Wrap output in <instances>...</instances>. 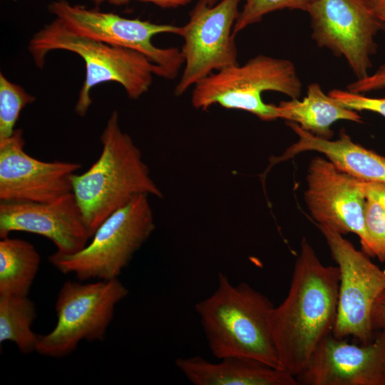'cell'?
Instances as JSON below:
<instances>
[{
	"instance_id": "22",
	"label": "cell",
	"mask_w": 385,
	"mask_h": 385,
	"mask_svg": "<svg viewBox=\"0 0 385 385\" xmlns=\"http://www.w3.org/2000/svg\"><path fill=\"white\" fill-rule=\"evenodd\" d=\"M317 0H245L233 28V35L248 26L262 21L263 17L275 11L282 9H298L308 11L311 5Z\"/></svg>"
},
{
	"instance_id": "27",
	"label": "cell",
	"mask_w": 385,
	"mask_h": 385,
	"mask_svg": "<svg viewBox=\"0 0 385 385\" xmlns=\"http://www.w3.org/2000/svg\"><path fill=\"white\" fill-rule=\"evenodd\" d=\"M371 322L374 332L385 329V290L378 296L374 302Z\"/></svg>"
},
{
	"instance_id": "1",
	"label": "cell",
	"mask_w": 385,
	"mask_h": 385,
	"mask_svg": "<svg viewBox=\"0 0 385 385\" xmlns=\"http://www.w3.org/2000/svg\"><path fill=\"white\" fill-rule=\"evenodd\" d=\"M339 270L324 265L302 238L288 293L271 314L272 332L280 366L295 377L332 334L337 319Z\"/></svg>"
},
{
	"instance_id": "26",
	"label": "cell",
	"mask_w": 385,
	"mask_h": 385,
	"mask_svg": "<svg viewBox=\"0 0 385 385\" xmlns=\"http://www.w3.org/2000/svg\"><path fill=\"white\" fill-rule=\"evenodd\" d=\"M359 183L366 198L376 201L385 210V183L361 180Z\"/></svg>"
},
{
	"instance_id": "3",
	"label": "cell",
	"mask_w": 385,
	"mask_h": 385,
	"mask_svg": "<svg viewBox=\"0 0 385 385\" xmlns=\"http://www.w3.org/2000/svg\"><path fill=\"white\" fill-rule=\"evenodd\" d=\"M100 140L99 158L86 172L72 178L73 193L91 238L107 217L137 195L163 197L140 149L121 130L118 111L112 112Z\"/></svg>"
},
{
	"instance_id": "14",
	"label": "cell",
	"mask_w": 385,
	"mask_h": 385,
	"mask_svg": "<svg viewBox=\"0 0 385 385\" xmlns=\"http://www.w3.org/2000/svg\"><path fill=\"white\" fill-rule=\"evenodd\" d=\"M296 379L299 385H385V329L359 345L329 335Z\"/></svg>"
},
{
	"instance_id": "21",
	"label": "cell",
	"mask_w": 385,
	"mask_h": 385,
	"mask_svg": "<svg viewBox=\"0 0 385 385\" xmlns=\"http://www.w3.org/2000/svg\"><path fill=\"white\" fill-rule=\"evenodd\" d=\"M35 97L0 73V140L10 137L21 110Z\"/></svg>"
},
{
	"instance_id": "7",
	"label": "cell",
	"mask_w": 385,
	"mask_h": 385,
	"mask_svg": "<svg viewBox=\"0 0 385 385\" xmlns=\"http://www.w3.org/2000/svg\"><path fill=\"white\" fill-rule=\"evenodd\" d=\"M129 293L118 278L93 282L66 281L55 304L57 322L47 334L39 336L36 351L45 356L63 357L82 340L102 341L115 306Z\"/></svg>"
},
{
	"instance_id": "13",
	"label": "cell",
	"mask_w": 385,
	"mask_h": 385,
	"mask_svg": "<svg viewBox=\"0 0 385 385\" xmlns=\"http://www.w3.org/2000/svg\"><path fill=\"white\" fill-rule=\"evenodd\" d=\"M359 181L328 159L314 157L307 170L304 200L317 225L342 235L354 233L362 245L366 198Z\"/></svg>"
},
{
	"instance_id": "16",
	"label": "cell",
	"mask_w": 385,
	"mask_h": 385,
	"mask_svg": "<svg viewBox=\"0 0 385 385\" xmlns=\"http://www.w3.org/2000/svg\"><path fill=\"white\" fill-rule=\"evenodd\" d=\"M286 124L298 135V140L284 153L271 160L270 166L304 151L323 153L339 170L364 182L385 183V157L354 143L344 128L335 140L317 137L293 122Z\"/></svg>"
},
{
	"instance_id": "15",
	"label": "cell",
	"mask_w": 385,
	"mask_h": 385,
	"mask_svg": "<svg viewBox=\"0 0 385 385\" xmlns=\"http://www.w3.org/2000/svg\"><path fill=\"white\" fill-rule=\"evenodd\" d=\"M16 231L43 236L64 255L80 251L91 238L73 192L51 202L1 201L0 238Z\"/></svg>"
},
{
	"instance_id": "10",
	"label": "cell",
	"mask_w": 385,
	"mask_h": 385,
	"mask_svg": "<svg viewBox=\"0 0 385 385\" xmlns=\"http://www.w3.org/2000/svg\"><path fill=\"white\" fill-rule=\"evenodd\" d=\"M242 0H221L210 6L198 0L188 21L180 26L184 68L174 89L182 96L210 74L238 63L233 28Z\"/></svg>"
},
{
	"instance_id": "4",
	"label": "cell",
	"mask_w": 385,
	"mask_h": 385,
	"mask_svg": "<svg viewBox=\"0 0 385 385\" xmlns=\"http://www.w3.org/2000/svg\"><path fill=\"white\" fill-rule=\"evenodd\" d=\"M54 50L78 54L86 65V77L75 106L76 113L84 117L92 103L91 89L102 83L120 84L129 98L136 99L146 93L157 67L143 54L73 33L55 19L31 38L29 51L38 68L46 55Z\"/></svg>"
},
{
	"instance_id": "5",
	"label": "cell",
	"mask_w": 385,
	"mask_h": 385,
	"mask_svg": "<svg viewBox=\"0 0 385 385\" xmlns=\"http://www.w3.org/2000/svg\"><path fill=\"white\" fill-rule=\"evenodd\" d=\"M302 90V83L291 61L259 54L243 65L227 67L197 82L191 102L197 109L207 110L218 104L270 121L279 118L277 106L265 103L262 93L276 91L299 98Z\"/></svg>"
},
{
	"instance_id": "8",
	"label": "cell",
	"mask_w": 385,
	"mask_h": 385,
	"mask_svg": "<svg viewBox=\"0 0 385 385\" xmlns=\"http://www.w3.org/2000/svg\"><path fill=\"white\" fill-rule=\"evenodd\" d=\"M48 11L75 34L143 54L157 67L161 78H176L184 65L180 49L159 48L152 41L157 34L178 35L180 26L124 18L111 12L72 5L66 0L53 1Z\"/></svg>"
},
{
	"instance_id": "28",
	"label": "cell",
	"mask_w": 385,
	"mask_h": 385,
	"mask_svg": "<svg viewBox=\"0 0 385 385\" xmlns=\"http://www.w3.org/2000/svg\"><path fill=\"white\" fill-rule=\"evenodd\" d=\"M96 5H100L104 2L112 4H123L131 0H91ZM145 2H150L158 6L163 9L178 8L189 4L192 0H136Z\"/></svg>"
},
{
	"instance_id": "12",
	"label": "cell",
	"mask_w": 385,
	"mask_h": 385,
	"mask_svg": "<svg viewBox=\"0 0 385 385\" xmlns=\"http://www.w3.org/2000/svg\"><path fill=\"white\" fill-rule=\"evenodd\" d=\"M23 130L0 140V201L51 202L73 192L79 163L41 161L24 150Z\"/></svg>"
},
{
	"instance_id": "2",
	"label": "cell",
	"mask_w": 385,
	"mask_h": 385,
	"mask_svg": "<svg viewBox=\"0 0 385 385\" xmlns=\"http://www.w3.org/2000/svg\"><path fill=\"white\" fill-rule=\"evenodd\" d=\"M274 307L248 284H233L220 272L215 292L195 309L214 356L246 357L282 369L270 324Z\"/></svg>"
},
{
	"instance_id": "17",
	"label": "cell",
	"mask_w": 385,
	"mask_h": 385,
	"mask_svg": "<svg viewBox=\"0 0 385 385\" xmlns=\"http://www.w3.org/2000/svg\"><path fill=\"white\" fill-rule=\"evenodd\" d=\"M211 362L200 356L178 358L177 368L195 385H299L284 370L257 360L227 356Z\"/></svg>"
},
{
	"instance_id": "24",
	"label": "cell",
	"mask_w": 385,
	"mask_h": 385,
	"mask_svg": "<svg viewBox=\"0 0 385 385\" xmlns=\"http://www.w3.org/2000/svg\"><path fill=\"white\" fill-rule=\"evenodd\" d=\"M328 94L344 107L355 111L376 113L385 118V97L371 98L348 90L333 89Z\"/></svg>"
},
{
	"instance_id": "6",
	"label": "cell",
	"mask_w": 385,
	"mask_h": 385,
	"mask_svg": "<svg viewBox=\"0 0 385 385\" xmlns=\"http://www.w3.org/2000/svg\"><path fill=\"white\" fill-rule=\"evenodd\" d=\"M155 227L148 195H138L107 217L82 250L70 255L56 251L48 259L59 272L80 281L118 278Z\"/></svg>"
},
{
	"instance_id": "11",
	"label": "cell",
	"mask_w": 385,
	"mask_h": 385,
	"mask_svg": "<svg viewBox=\"0 0 385 385\" xmlns=\"http://www.w3.org/2000/svg\"><path fill=\"white\" fill-rule=\"evenodd\" d=\"M307 12L317 45L343 56L357 79L368 76L378 48L375 37L385 31L368 1L317 0Z\"/></svg>"
},
{
	"instance_id": "20",
	"label": "cell",
	"mask_w": 385,
	"mask_h": 385,
	"mask_svg": "<svg viewBox=\"0 0 385 385\" xmlns=\"http://www.w3.org/2000/svg\"><path fill=\"white\" fill-rule=\"evenodd\" d=\"M36 317L27 296L0 295V343L13 342L24 354L36 351L39 336L31 329Z\"/></svg>"
},
{
	"instance_id": "25",
	"label": "cell",
	"mask_w": 385,
	"mask_h": 385,
	"mask_svg": "<svg viewBox=\"0 0 385 385\" xmlns=\"http://www.w3.org/2000/svg\"><path fill=\"white\" fill-rule=\"evenodd\" d=\"M385 88V63L368 76L356 79L346 86V90L353 93H362Z\"/></svg>"
},
{
	"instance_id": "19",
	"label": "cell",
	"mask_w": 385,
	"mask_h": 385,
	"mask_svg": "<svg viewBox=\"0 0 385 385\" xmlns=\"http://www.w3.org/2000/svg\"><path fill=\"white\" fill-rule=\"evenodd\" d=\"M30 242L8 237L0 240V295L28 296L40 265Z\"/></svg>"
},
{
	"instance_id": "29",
	"label": "cell",
	"mask_w": 385,
	"mask_h": 385,
	"mask_svg": "<svg viewBox=\"0 0 385 385\" xmlns=\"http://www.w3.org/2000/svg\"><path fill=\"white\" fill-rule=\"evenodd\" d=\"M374 15L385 24V0H367Z\"/></svg>"
},
{
	"instance_id": "9",
	"label": "cell",
	"mask_w": 385,
	"mask_h": 385,
	"mask_svg": "<svg viewBox=\"0 0 385 385\" xmlns=\"http://www.w3.org/2000/svg\"><path fill=\"white\" fill-rule=\"evenodd\" d=\"M339 270L337 313L332 334L353 337L361 344L374 337L371 315L378 296L385 290V270L371 261L342 235L317 225Z\"/></svg>"
},
{
	"instance_id": "23",
	"label": "cell",
	"mask_w": 385,
	"mask_h": 385,
	"mask_svg": "<svg viewBox=\"0 0 385 385\" xmlns=\"http://www.w3.org/2000/svg\"><path fill=\"white\" fill-rule=\"evenodd\" d=\"M366 240L361 245L369 257L385 262V210L376 201L366 198L364 208Z\"/></svg>"
},
{
	"instance_id": "18",
	"label": "cell",
	"mask_w": 385,
	"mask_h": 385,
	"mask_svg": "<svg viewBox=\"0 0 385 385\" xmlns=\"http://www.w3.org/2000/svg\"><path fill=\"white\" fill-rule=\"evenodd\" d=\"M277 108L279 118L295 123L302 129L328 140L333 135L331 128L336 121L362 123L356 111L344 107L329 94H325L317 83L308 86L307 96L301 101L290 98L281 101Z\"/></svg>"
},
{
	"instance_id": "30",
	"label": "cell",
	"mask_w": 385,
	"mask_h": 385,
	"mask_svg": "<svg viewBox=\"0 0 385 385\" xmlns=\"http://www.w3.org/2000/svg\"><path fill=\"white\" fill-rule=\"evenodd\" d=\"M221 0H206L207 3L210 6H212L218 3Z\"/></svg>"
}]
</instances>
